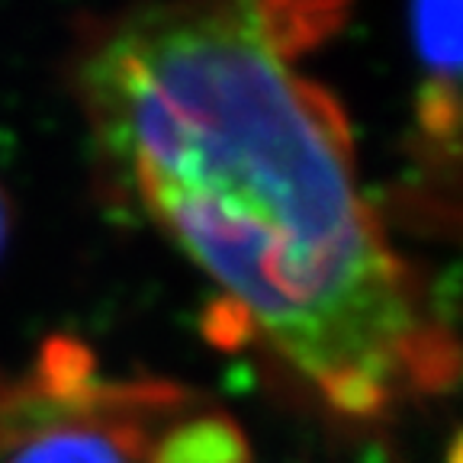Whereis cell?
<instances>
[{
	"mask_svg": "<svg viewBox=\"0 0 463 463\" xmlns=\"http://www.w3.org/2000/svg\"><path fill=\"white\" fill-rule=\"evenodd\" d=\"M326 7L190 4L107 20L78 94L116 181L332 409L383 415L454 383L428 312L357 187L338 103L293 68Z\"/></svg>",
	"mask_w": 463,
	"mask_h": 463,
	"instance_id": "6da1fadb",
	"label": "cell"
},
{
	"mask_svg": "<svg viewBox=\"0 0 463 463\" xmlns=\"http://www.w3.org/2000/svg\"><path fill=\"white\" fill-rule=\"evenodd\" d=\"M52 412L29 415L4 463H138L152 450L148 421L184 405L171 386H107L90 380V357L78 345L45 351Z\"/></svg>",
	"mask_w": 463,
	"mask_h": 463,
	"instance_id": "7a4b0ae2",
	"label": "cell"
},
{
	"mask_svg": "<svg viewBox=\"0 0 463 463\" xmlns=\"http://www.w3.org/2000/svg\"><path fill=\"white\" fill-rule=\"evenodd\" d=\"M409 36L421 68L419 126L444 155L463 158V4H419Z\"/></svg>",
	"mask_w": 463,
	"mask_h": 463,
	"instance_id": "3957f363",
	"label": "cell"
},
{
	"mask_svg": "<svg viewBox=\"0 0 463 463\" xmlns=\"http://www.w3.org/2000/svg\"><path fill=\"white\" fill-rule=\"evenodd\" d=\"M152 463H251L245 434L222 412H190L165 425L148 450Z\"/></svg>",
	"mask_w": 463,
	"mask_h": 463,
	"instance_id": "277c9868",
	"label": "cell"
},
{
	"mask_svg": "<svg viewBox=\"0 0 463 463\" xmlns=\"http://www.w3.org/2000/svg\"><path fill=\"white\" fill-rule=\"evenodd\" d=\"M7 235H10V200H7V194L0 190V248H4Z\"/></svg>",
	"mask_w": 463,
	"mask_h": 463,
	"instance_id": "5b68a950",
	"label": "cell"
}]
</instances>
